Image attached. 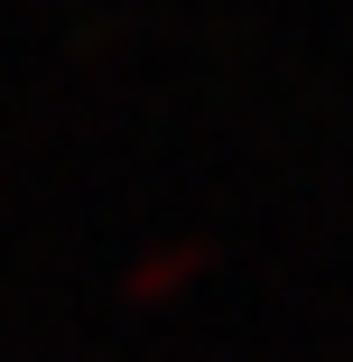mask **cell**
Segmentation results:
<instances>
[{
	"mask_svg": "<svg viewBox=\"0 0 353 362\" xmlns=\"http://www.w3.org/2000/svg\"><path fill=\"white\" fill-rule=\"evenodd\" d=\"M186 269H204V242H177V251H158V260H139V269H130V298H168Z\"/></svg>",
	"mask_w": 353,
	"mask_h": 362,
	"instance_id": "6da1fadb",
	"label": "cell"
}]
</instances>
